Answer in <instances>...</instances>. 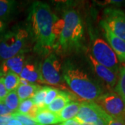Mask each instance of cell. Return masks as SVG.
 <instances>
[{
  "label": "cell",
  "mask_w": 125,
  "mask_h": 125,
  "mask_svg": "<svg viewBox=\"0 0 125 125\" xmlns=\"http://www.w3.org/2000/svg\"><path fill=\"white\" fill-rule=\"evenodd\" d=\"M26 62L24 53L18 54L13 58L1 61L0 63V78L9 72H13L20 76Z\"/></svg>",
  "instance_id": "obj_13"
},
{
  "label": "cell",
  "mask_w": 125,
  "mask_h": 125,
  "mask_svg": "<svg viewBox=\"0 0 125 125\" xmlns=\"http://www.w3.org/2000/svg\"></svg>",
  "instance_id": "obj_34"
},
{
  "label": "cell",
  "mask_w": 125,
  "mask_h": 125,
  "mask_svg": "<svg viewBox=\"0 0 125 125\" xmlns=\"http://www.w3.org/2000/svg\"><path fill=\"white\" fill-rule=\"evenodd\" d=\"M41 65L37 61H26L21 72L20 77L21 79L25 80L30 83H45L41 72Z\"/></svg>",
  "instance_id": "obj_12"
},
{
  "label": "cell",
  "mask_w": 125,
  "mask_h": 125,
  "mask_svg": "<svg viewBox=\"0 0 125 125\" xmlns=\"http://www.w3.org/2000/svg\"><path fill=\"white\" fill-rule=\"evenodd\" d=\"M2 78L5 88L9 93L13 90H16L20 84V77L18 74L13 72H9Z\"/></svg>",
  "instance_id": "obj_21"
},
{
  "label": "cell",
  "mask_w": 125,
  "mask_h": 125,
  "mask_svg": "<svg viewBox=\"0 0 125 125\" xmlns=\"http://www.w3.org/2000/svg\"><path fill=\"white\" fill-rule=\"evenodd\" d=\"M62 71L65 83L72 93L82 101L95 102L104 93L98 83L74 64L65 62Z\"/></svg>",
  "instance_id": "obj_2"
},
{
  "label": "cell",
  "mask_w": 125,
  "mask_h": 125,
  "mask_svg": "<svg viewBox=\"0 0 125 125\" xmlns=\"http://www.w3.org/2000/svg\"><path fill=\"white\" fill-rule=\"evenodd\" d=\"M59 93H60V90H58V88L49 87V86L47 87V93L45 99V107L49 106L57 97V96L59 94Z\"/></svg>",
  "instance_id": "obj_25"
},
{
  "label": "cell",
  "mask_w": 125,
  "mask_h": 125,
  "mask_svg": "<svg viewBox=\"0 0 125 125\" xmlns=\"http://www.w3.org/2000/svg\"><path fill=\"white\" fill-rule=\"evenodd\" d=\"M100 26L104 31L106 42L115 52L119 62L125 64V41L115 36L110 30L104 21L102 20L100 22Z\"/></svg>",
  "instance_id": "obj_10"
},
{
  "label": "cell",
  "mask_w": 125,
  "mask_h": 125,
  "mask_svg": "<svg viewBox=\"0 0 125 125\" xmlns=\"http://www.w3.org/2000/svg\"><path fill=\"white\" fill-rule=\"evenodd\" d=\"M104 119L106 122L107 125H125V121L114 118L108 115L106 113L104 115Z\"/></svg>",
  "instance_id": "obj_26"
},
{
  "label": "cell",
  "mask_w": 125,
  "mask_h": 125,
  "mask_svg": "<svg viewBox=\"0 0 125 125\" xmlns=\"http://www.w3.org/2000/svg\"><path fill=\"white\" fill-rule=\"evenodd\" d=\"M34 120L40 125H57L61 122L58 114L50 111L46 107L38 108Z\"/></svg>",
  "instance_id": "obj_14"
},
{
  "label": "cell",
  "mask_w": 125,
  "mask_h": 125,
  "mask_svg": "<svg viewBox=\"0 0 125 125\" xmlns=\"http://www.w3.org/2000/svg\"><path fill=\"white\" fill-rule=\"evenodd\" d=\"M11 115H5V116H0V125H6L9 121L11 120Z\"/></svg>",
  "instance_id": "obj_29"
},
{
  "label": "cell",
  "mask_w": 125,
  "mask_h": 125,
  "mask_svg": "<svg viewBox=\"0 0 125 125\" xmlns=\"http://www.w3.org/2000/svg\"><path fill=\"white\" fill-rule=\"evenodd\" d=\"M38 108L33 104L31 99H26L20 102L16 112L23 115H26L33 119H35Z\"/></svg>",
  "instance_id": "obj_18"
},
{
  "label": "cell",
  "mask_w": 125,
  "mask_h": 125,
  "mask_svg": "<svg viewBox=\"0 0 125 125\" xmlns=\"http://www.w3.org/2000/svg\"><path fill=\"white\" fill-rule=\"evenodd\" d=\"M107 125V124H106V122L105 119H104V117L103 118L99 119L98 121H97L96 122L93 123V124H85V125Z\"/></svg>",
  "instance_id": "obj_32"
},
{
  "label": "cell",
  "mask_w": 125,
  "mask_h": 125,
  "mask_svg": "<svg viewBox=\"0 0 125 125\" xmlns=\"http://www.w3.org/2000/svg\"><path fill=\"white\" fill-rule=\"evenodd\" d=\"M90 35L93 57L99 63L118 75L120 67V62L110 45L102 38L93 33L91 31H90Z\"/></svg>",
  "instance_id": "obj_5"
},
{
  "label": "cell",
  "mask_w": 125,
  "mask_h": 125,
  "mask_svg": "<svg viewBox=\"0 0 125 125\" xmlns=\"http://www.w3.org/2000/svg\"><path fill=\"white\" fill-rule=\"evenodd\" d=\"M104 22L117 37L125 41V12L120 9L107 8L104 11Z\"/></svg>",
  "instance_id": "obj_8"
},
{
  "label": "cell",
  "mask_w": 125,
  "mask_h": 125,
  "mask_svg": "<svg viewBox=\"0 0 125 125\" xmlns=\"http://www.w3.org/2000/svg\"><path fill=\"white\" fill-rule=\"evenodd\" d=\"M11 117L19 121L22 125H40L37 123L34 119L16 111L12 113Z\"/></svg>",
  "instance_id": "obj_24"
},
{
  "label": "cell",
  "mask_w": 125,
  "mask_h": 125,
  "mask_svg": "<svg viewBox=\"0 0 125 125\" xmlns=\"http://www.w3.org/2000/svg\"><path fill=\"white\" fill-rule=\"evenodd\" d=\"M105 112L95 102H81L79 112L74 118L81 125L93 124L104 117Z\"/></svg>",
  "instance_id": "obj_9"
},
{
  "label": "cell",
  "mask_w": 125,
  "mask_h": 125,
  "mask_svg": "<svg viewBox=\"0 0 125 125\" xmlns=\"http://www.w3.org/2000/svg\"><path fill=\"white\" fill-rule=\"evenodd\" d=\"M64 27L55 45L63 52H71L80 49L83 38V25L79 13L74 9H67L63 13Z\"/></svg>",
  "instance_id": "obj_3"
},
{
  "label": "cell",
  "mask_w": 125,
  "mask_h": 125,
  "mask_svg": "<svg viewBox=\"0 0 125 125\" xmlns=\"http://www.w3.org/2000/svg\"><path fill=\"white\" fill-rule=\"evenodd\" d=\"M95 103L108 115L125 121V104L115 92L103 93Z\"/></svg>",
  "instance_id": "obj_6"
},
{
  "label": "cell",
  "mask_w": 125,
  "mask_h": 125,
  "mask_svg": "<svg viewBox=\"0 0 125 125\" xmlns=\"http://www.w3.org/2000/svg\"><path fill=\"white\" fill-rule=\"evenodd\" d=\"M42 87L39 84L36 83H28L26 84L20 83V85L16 89V92L18 95V97L20 102L32 99L34 96V94L36 93L38 90L41 88Z\"/></svg>",
  "instance_id": "obj_16"
},
{
  "label": "cell",
  "mask_w": 125,
  "mask_h": 125,
  "mask_svg": "<svg viewBox=\"0 0 125 125\" xmlns=\"http://www.w3.org/2000/svg\"><path fill=\"white\" fill-rule=\"evenodd\" d=\"M8 93H9V92L7 91V90L5 88L3 78L1 77L0 78V102L4 101L5 98H6Z\"/></svg>",
  "instance_id": "obj_27"
},
{
  "label": "cell",
  "mask_w": 125,
  "mask_h": 125,
  "mask_svg": "<svg viewBox=\"0 0 125 125\" xmlns=\"http://www.w3.org/2000/svg\"><path fill=\"white\" fill-rule=\"evenodd\" d=\"M72 99L73 98H72L69 93L64 90H60L59 94L57 96V97L49 106H46V108L49 111L53 112L54 113H58L68 104L71 102Z\"/></svg>",
  "instance_id": "obj_15"
},
{
  "label": "cell",
  "mask_w": 125,
  "mask_h": 125,
  "mask_svg": "<svg viewBox=\"0 0 125 125\" xmlns=\"http://www.w3.org/2000/svg\"><path fill=\"white\" fill-rule=\"evenodd\" d=\"M6 125H22L18 120H17L15 118H11V120L9 121V122Z\"/></svg>",
  "instance_id": "obj_33"
},
{
  "label": "cell",
  "mask_w": 125,
  "mask_h": 125,
  "mask_svg": "<svg viewBox=\"0 0 125 125\" xmlns=\"http://www.w3.org/2000/svg\"><path fill=\"white\" fill-rule=\"evenodd\" d=\"M88 58L90 65L93 68L94 72H95V74L97 75L99 78L103 81L111 89H113V88L114 89L117 82L118 75L111 71L110 69L99 63L93 57L91 54H88Z\"/></svg>",
  "instance_id": "obj_11"
},
{
  "label": "cell",
  "mask_w": 125,
  "mask_h": 125,
  "mask_svg": "<svg viewBox=\"0 0 125 125\" xmlns=\"http://www.w3.org/2000/svg\"><path fill=\"white\" fill-rule=\"evenodd\" d=\"M48 86H43L39 90L36 92L34 96L32 97V101L33 104L38 108L45 107V99L47 93V90Z\"/></svg>",
  "instance_id": "obj_23"
},
{
  "label": "cell",
  "mask_w": 125,
  "mask_h": 125,
  "mask_svg": "<svg viewBox=\"0 0 125 125\" xmlns=\"http://www.w3.org/2000/svg\"><path fill=\"white\" fill-rule=\"evenodd\" d=\"M41 72L45 83L50 85H61L62 71L59 59L54 54H49L41 65Z\"/></svg>",
  "instance_id": "obj_7"
},
{
  "label": "cell",
  "mask_w": 125,
  "mask_h": 125,
  "mask_svg": "<svg viewBox=\"0 0 125 125\" xmlns=\"http://www.w3.org/2000/svg\"><path fill=\"white\" fill-rule=\"evenodd\" d=\"M57 18L49 4L38 1L31 4L27 18V30L38 52H47L55 47L57 40L54 34V26Z\"/></svg>",
  "instance_id": "obj_1"
},
{
  "label": "cell",
  "mask_w": 125,
  "mask_h": 125,
  "mask_svg": "<svg viewBox=\"0 0 125 125\" xmlns=\"http://www.w3.org/2000/svg\"><path fill=\"white\" fill-rule=\"evenodd\" d=\"M20 102V101L19 99L16 90L9 92L4 101V103L6 106V107L13 113L17 111Z\"/></svg>",
  "instance_id": "obj_22"
},
{
  "label": "cell",
  "mask_w": 125,
  "mask_h": 125,
  "mask_svg": "<svg viewBox=\"0 0 125 125\" xmlns=\"http://www.w3.org/2000/svg\"><path fill=\"white\" fill-rule=\"evenodd\" d=\"M16 8V1L13 0H0V20H6L13 14Z\"/></svg>",
  "instance_id": "obj_19"
},
{
  "label": "cell",
  "mask_w": 125,
  "mask_h": 125,
  "mask_svg": "<svg viewBox=\"0 0 125 125\" xmlns=\"http://www.w3.org/2000/svg\"><path fill=\"white\" fill-rule=\"evenodd\" d=\"M6 22L0 20V38L3 36V34L6 32Z\"/></svg>",
  "instance_id": "obj_30"
},
{
  "label": "cell",
  "mask_w": 125,
  "mask_h": 125,
  "mask_svg": "<svg viewBox=\"0 0 125 125\" xmlns=\"http://www.w3.org/2000/svg\"><path fill=\"white\" fill-rule=\"evenodd\" d=\"M13 112L10 111L6 106L5 105L4 102H0V116L5 115H11Z\"/></svg>",
  "instance_id": "obj_28"
},
{
  "label": "cell",
  "mask_w": 125,
  "mask_h": 125,
  "mask_svg": "<svg viewBox=\"0 0 125 125\" xmlns=\"http://www.w3.org/2000/svg\"><path fill=\"white\" fill-rule=\"evenodd\" d=\"M114 92L120 97L125 104V64L120 65L118 79L114 88Z\"/></svg>",
  "instance_id": "obj_20"
},
{
  "label": "cell",
  "mask_w": 125,
  "mask_h": 125,
  "mask_svg": "<svg viewBox=\"0 0 125 125\" xmlns=\"http://www.w3.org/2000/svg\"><path fill=\"white\" fill-rule=\"evenodd\" d=\"M80 106L81 102H71L68 104L62 111L57 113L61 122L74 119L79 112Z\"/></svg>",
  "instance_id": "obj_17"
},
{
  "label": "cell",
  "mask_w": 125,
  "mask_h": 125,
  "mask_svg": "<svg viewBox=\"0 0 125 125\" xmlns=\"http://www.w3.org/2000/svg\"><path fill=\"white\" fill-rule=\"evenodd\" d=\"M60 125H81L79 124L78 122H76L74 119H72V120H69L63 122Z\"/></svg>",
  "instance_id": "obj_31"
},
{
  "label": "cell",
  "mask_w": 125,
  "mask_h": 125,
  "mask_svg": "<svg viewBox=\"0 0 125 125\" xmlns=\"http://www.w3.org/2000/svg\"><path fill=\"white\" fill-rule=\"evenodd\" d=\"M29 36L27 29L20 26H15L9 31H6L0 38V61L24 53Z\"/></svg>",
  "instance_id": "obj_4"
}]
</instances>
